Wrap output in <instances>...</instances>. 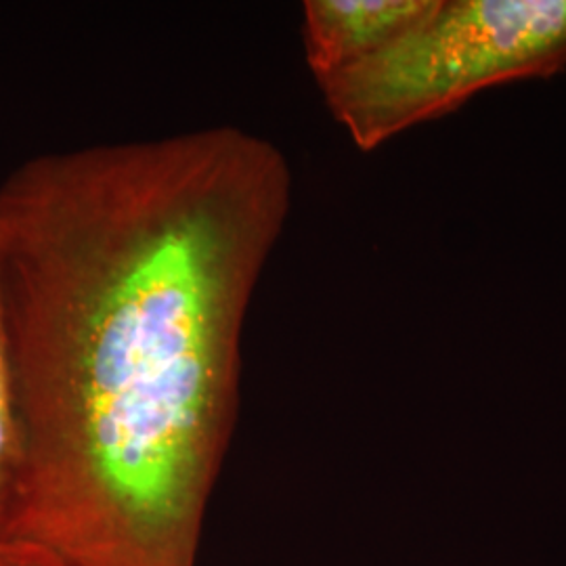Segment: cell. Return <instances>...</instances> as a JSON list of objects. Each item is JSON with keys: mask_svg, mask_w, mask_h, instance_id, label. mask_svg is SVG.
Wrapping results in <instances>:
<instances>
[{"mask_svg": "<svg viewBox=\"0 0 566 566\" xmlns=\"http://www.w3.org/2000/svg\"><path fill=\"white\" fill-rule=\"evenodd\" d=\"M0 566H67L55 552L18 535H0Z\"/></svg>", "mask_w": 566, "mask_h": 566, "instance_id": "obj_5", "label": "cell"}, {"mask_svg": "<svg viewBox=\"0 0 566 566\" xmlns=\"http://www.w3.org/2000/svg\"><path fill=\"white\" fill-rule=\"evenodd\" d=\"M566 70V0H441L385 51L317 82L353 143L371 151L486 88Z\"/></svg>", "mask_w": 566, "mask_h": 566, "instance_id": "obj_2", "label": "cell"}, {"mask_svg": "<svg viewBox=\"0 0 566 566\" xmlns=\"http://www.w3.org/2000/svg\"><path fill=\"white\" fill-rule=\"evenodd\" d=\"M21 465L23 446L20 411L0 282V535H13L11 528L20 497Z\"/></svg>", "mask_w": 566, "mask_h": 566, "instance_id": "obj_4", "label": "cell"}, {"mask_svg": "<svg viewBox=\"0 0 566 566\" xmlns=\"http://www.w3.org/2000/svg\"><path fill=\"white\" fill-rule=\"evenodd\" d=\"M441 0H306L304 51L315 81L367 60L428 20Z\"/></svg>", "mask_w": 566, "mask_h": 566, "instance_id": "obj_3", "label": "cell"}, {"mask_svg": "<svg viewBox=\"0 0 566 566\" xmlns=\"http://www.w3.org/2000/svg\"><path fill=\"white\" fill-rule=\"evenodd\" d=\"M290 202L280 147L235 126L49 154L2 181L13 535L67 566L198 565Z\"/></svg>", "mask_w": 566, "mask_h": 566, "instance_id": "obj_1", "label": "cell"}]
</instances>
